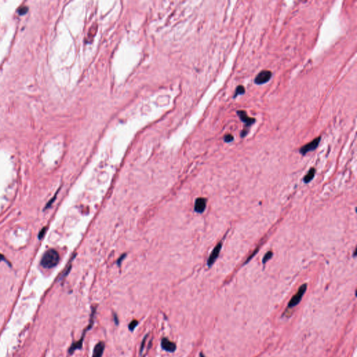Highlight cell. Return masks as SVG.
I'll list each match as a JSON object with an SVG mask.
<instances>
[{
  "label": "cell",
  "mask_w": 357,
  "mask_h": 357,
  "mask_svg": "<svg viewBox=\"0 0 357 357\" xmlns=\"http://www.w3.org/2000/svg\"><path fill=\"white\" fill-rule=\"evenodd\" d=\"M5 257L3 255H1V253H0V262H1V261H5Z\"/></svg>",
  "instance_id": "obj_20"
},
{
  "label": "cell",
  "mask_w": 357,
  "mask_h": 357,
  "mask_svg": "<svg viewBox=\"0 0 357 357\" xmlns=\"http://www.w3.org/2000/svg\"><path fill=\"white\" fill-rule=\"evenodd\" d=\"M138 325V322L137 320L134 319V320L131 321V322H130V324H129V330H130L131 331H134L135 327H136Z\"/></svg>",
  "instance_id": "obj_14"
},
{
  "label": "cell",
  "mask_w": 357,
  "mask_h": 357,
  "mask_svg": "<svg viewBox=\"0 0 357 357\" xmlns=\"http://www.w3.org/2000/svg\"><path fill=\"white\" fill-rule=\"evenodd\" d=\"M236 114H237L239 119L243 122L244 125H245L243 127V129L241 131V133H240V135H241V138H243L247 135L251 126L255 124V119L249 117V116H248L247 112L244 111V110H238V111H236Z\"/></svg>",
  "instance_id": "obj_2"
},
{
  "label": "cell",
  "mask_w": 357,
  "mask_h": 357,
  "mask_svg": "<svg viewBox=\"0 0 357 357\" xmlns=\"http://www.w3.org/2000/svg\"><path fill=\"white\" fill-rule=\"evenodd\" d=\"M89 329H90L89 327H87V328H86V330L83 332V334H82V338H80V341H78V342H76V343L72 344V345H71V347L69 349V354H73V353L76 350H77V349H80L82 348V343H83V340H84V336H85V333H86V331Z\"/></svg>",
  "instance_id": "obj_9"
},
{
  "label": "cell",
  "mask_w": 357,
  "mask_h": 357,
  "mask_svg": "<svg viewBox=\"0 0 357 357\" xmlns=\"http://www.w3.org/2000/svg\"><path fill=\"white\" fill-rule=\"evenodd\" d=\"M59 255L54 249H50L47 251L41 259V266L44 268H50L54 267L59 262Z\"/></svg>",
  "instance_id": "obj_1"
},
{
  "label": "cell",
  "mask_w": 357,
  "mask_h": 357,
  "mask_svg": "<svg viewBox=\"0 0 357 357\" xmlns=\"http://www.w3.org/2000/svg\"><path fill=\"white\" fill-rule=\"evenodd\" d=\"M200 357H205L204 356V355L202 354V353H200Z\"/></svg>",
  "instance_id": "obj_21"
},
{
  "label": "cell",
  "mask_w": 357,
  "mask_h": 357,
  "mask_svg": "<svg viewBox=\"0 0 357 357\" xmlns=\"http://www.w3.org/2000/svg\"><path fill=\"white\" fill-rule=\"evenodd\" d=\"M272 76V73L270 71L264 70L258 73V75L255 77V83L257 84H262L267 82L270 80Z\"/></svg>",
  "instance_id": "obj_5"
},
{
  "label": "cell",
  "mask_w": 357,
  "mask_h": 357,
  "mask_svg": "<svg viewBox=\"0 0 357 357\" xmlns=\"http://www.w3.org/2000/svg\"><path fill=\"white\" fill-rule=\"evenodd\" d=\"M105 349V343L103 342H99L96 345L94 349L92 357H102L103 352Z\"/></svg>",
  "instance_id": "obj_10"
},
{
  "label": "cell",
  "mask_w": 357,
  "mask_h": 357,
  "mask_svg": "<svg viewBox=\"0 0 357 357\" xmlns=\"http://www.w3.org/2000/svg\"><path fill=\"white\" fill-rule=\"evenodd\" d=\"M321 140V137H317L315 139H314L313 141H311L309 143L305 144V145L300 148L299 153L303 156L306 155V154L308 153L310 151H314L315 149H317L318 146L319 142Z\"/></svg>",
  "instance_id": "obj_4"
},
{
  "label": "cell",
  "mask_w": 357,
  "mask_h": 357,
  "mask_svg": "<svg viewBox=\"0 0 357 357\" xmlns=\"http://www.w3.org/2000/svg\"><path fill=\"white\" fill-rule=\"evenodd\" d=\"M222 243L220 242V243H218L217 245L215 246V248H214L213 251H212L211 255H210L207 261V265L208 267H211L213 264V263L216 262V260H217L218 257L220 253H221V248H222Z\"/></svg>",
  "instance_id": "obj_6"
},
{
  "label": "cell",
  "mask_w": 357,
  "mask_h": 357,
  "mask_svg": "<svg viewBox=\"0 0 357 357\" xmlns=\"http://www.w3.org/2000/svg\"><path fill=\"white\" fill-rule=\"evenodd\" d=\"M273 253H272V251H268L267 253H266V254L264 255V257H263V259H262L263 264H265L272 257H273Z\"/></svg>",
  "instance_id": "obj_13"
},
{
  "label": "cell",
  "mask_w": 357,
  "mask_h": 357,
  "mask_svg": "<svg viewBox=\"0 0 357 357\" xmlns=\"http://www.w3.org/2000/svg\"><path fill=\"white\" fill-rule=\"evenodd\" d=\"M206 206V199L204 198H199L195 200L194 208L197 213H202L204 211Z\"/></svg>",
  "instance_id": "obj_7"
},
{
  "label": "cell",
  "mask_w": 357,
  "mask_h": 357,
  "mask_svg": "<svg viewBox=\"0 0 357 357\" xmlns=\"http://www.w3.org/2000/svg\"><path fill=\"white\" fill-rule=\"evenodd\" d=\"M315 175V169L314 168H312L310 169L308 172V173L306 174V176H304L303 182L305 183H308L309 182L311 181V180H313V179L314 178Z\"/></svg>",
  "instance_id": "obj_11"
},
{
  "label": "cell",
  "mask_w": 357,
  "mask_h": 357,
  "mask_svg": "<svg viewBox=\"0 0 357 357\" xmlns=\"http://www.w3.org/2000/svg\"><path fill=\"white\" fill-rule=\"evenodd\" d=\"M146 338H147V335H146L145 336H144V338H143V340H142V344H141V347H140V354H142V351H143V349H144V344H145Z\"/></svg>",
  "instance_id": "obj_16"
},
{
  "label": "cell",
  "mask_w": 357,
  "mask_h": 357,
  "mask_svg": "<svg viewBox=\"0 0 357 357\" xmlns=\"http://www.w3.org/2000/svg\"><path fill=\"white\" fill-rule=\"evenodd\" d=\"M245 91H246L245 88L243 87V86H242V85L238 86V87L236 88V91H235V93H234V96H233V98H236L238 95L243 94L245 93Z\"/></svg>",
  "instance_id": "obj_12"
},
{
  "label": "cell",
  "mask_w": 357,
  "mask_h": 357,
  "mask_svg": "<svg viewBox=\"0 0 357 357\" xmlns=\"http://www.w3.org/2000/svg\"><path fill=\"white\" fill-rule=\"evenodd\" d=\"M114 323H115L116 325L119 324V319H118L117 316H116V314H114Z\"/></svg>",
  "instance_id": "obj_18"
},
{
  "label": "cell",
  "mask_w": 357,
  "mask_h": 357,
  "mask_svg": "<svg viewBox=\"0 0 357 357\" xmlns=\"http://www.w3.org/2000/svg\"><path fill=\"white\" fill-rule=\"evenodd\" d=\"M44 231H46V229H45V228H44V230H43L41 231V234H39V238H42L43 235H44V233H45V232H44Z\"/></svg>",
  "instance_id": "obj_19"
},
{
  "label": "cell",
  "mask_w": 357,
  "mask_h": 357,
  "mask_svg": "<svg viewBox=\"0 0 357 357\" xmlns=\"http://www.w3.org/2000/svg\"><path fill=\"white\" fill-rule=\"evenodd\" d=\"M161 347L164 350L168 352H174L176 349L175 344L173 342L169 341L166 338H163L161 341Z\"/></svg>",
  "instance_id": "obj_8"
},
{
  "label": "cell",
  "mask_w": 357,
  "mask_h": 357,
  "mask_svg": "<svg viewBox=\"0 0 357 357\" xmlns=\"http://www.w3.org/2000/svg\"><path fill=\"white\" fill-rule=\"evenodd\" d=\"M306 290H307V284H306L305 283V284L302 285L301 286L299 287V289H298L297 292H296V294H295L294 296H292V298H291L290 302H289L288 306H287V307H288L289 308H292L294 307V306H296V305H298V304L300 303L302 297H303V294H305Z\"/></svg>",
  "instance_id": "obj_3"
},
{
  "label": "cell",
  "mask_w": 357,
  "mask_h": 357,
  "mask_svg": "<svg viewBox=\"0 0 357 357\" xmlns=\"http://www.w3.org/2000/svg\"><path fill=\"white\" fill-rule=\"evenodd\" d=\"M234 140V137L231 134H227L224 137V141L225 142H231Z\"/></svg>",
  "instance_id": "obj_15"
},
{
  "label": "cell",
  "mask_w": 357,
  "mask_h": 357,
  "mask_svg": "<svg viewBox=\"0 0 357 357\" xmlns=\"http://www.w3.org/2000/svg\"><path fill=\"white\" fill-rule=\"evenodd\" d=\"M27 11H28L27 7L24 6V7H22V8L20 9L19 11H18V12H19L20 15H24V14H27Z\"/></svg>",
  "instance_id": "obj_17"
}]
</instances>
